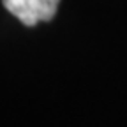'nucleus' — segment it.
<instances>
[{
    "label": "nucleus",
    "mask_w": 127,
    "mask_h": 127,
    "mask_svg": "<svg viewBox=\"0 0 127 127\" xmlns=\"http://www.w3.org/2000/svg\"><path fill=\"white\" fill-rule=\"evenodd\" d=\"M2 4L23 25L34 27L39 21L53 20L60 0H2Z\"/></svg>",
    "instance_id": "obj_1"
}]
</instances>
